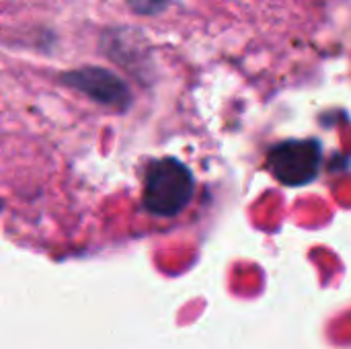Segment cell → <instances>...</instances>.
Instances as JSON below:
<instances>
[{
    "mask_svg": "<svg viewBox=\"0 0 351 349\" xmlns=\"http://www.w3.org/2000/svg\"><path fill=\"white\" fill-rule=\"evenodd\" d=\"M195 191L191 171L177 158L152 160L144 177V206L154 216H177Z\"/></svg>",
    "mask_w": 351,
    "mask_h": 349,
    "instance_id": "6da1fadb",
    "label": "cell"
},
{
    "mask_svg": "<svg viewBox=\"0 0 351 349\" xmlns=\"http://www.w3.org/2000/svg\"><path fill=\"white\" fill-rule=\"evenodd\" d=\"M267 169L284 185L298 187L311 183L321 169L319 140H286L271 146L267 152Z\"/></svg>",
    "mask_w": 351,
    "mask_h": 349,
    "instance_id": "7a4b0ae2",
    "label": "cell"
},
{
    "mask_svg": "<svg viewBox=\"0 0 351 349\" xmlns=\"http://www.w3.org/2000/svg\"><path fill=\"white\" fill-rule=\"evenodd\" d=\"M62 80L70 88H76L78 93L86 95L88 99H93L101 105L123 109L130 103V91L125 86V82L107 68L84 66V68L66 72Z\"/></svg>",
    "mask_w": 351,
    "mask_h": 349,
    "instance_id": "3957f363",
    "label": "cell"
},
{
    "mask_svg": "<svg viewBox=\"0 0 351 349\" xmlns=\"http://www.w3.org/2000/svg\"><path fill=\"white\" fill-rule=\"evenodd\" d=\"M125 2H128V6H130L136 14L148 16V14H158V12H162V10L169 6L171 0H125Z\"/></svg>",
    "mask_w": 351,
    "mask_h": 349,
    "instance_id": "277c9868",
    "label": "cell"
}]
</instances>
